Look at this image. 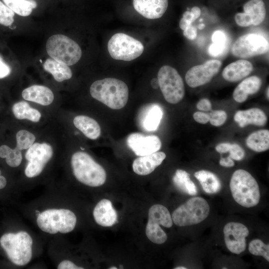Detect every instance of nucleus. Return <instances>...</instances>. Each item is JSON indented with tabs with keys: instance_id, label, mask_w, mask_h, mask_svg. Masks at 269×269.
<instances>
[{
	"instance_id": "1",
	"label": "nucleus",
	"mask_w": 269,
	"mask_h": 269,
	"mask_svg": "<svg viewBox=\"0 0 269 269\" xmlns=\"http://www.w3.org/2000/svg\"><path fill=\"white\" fill-rule=\"evenodd\" d=\"M90 93L94 99L114 110L124 108L129 99V89L126 84L114 78L94 82L90 86Z\"/></svg>"
},
{
	"instance_id": "2",
	"label": "nucleus",
	"mask_w": 269,
	"mask_h": 269,
	"mask_svg": "<svg viewBox=\"0 0 269 269\" xmlns=\"http://www.w3.org/2000/svg\"><path fill=\"white\" fill-rule=\"evenodd\" d=\"M71 164L74 175L80 182L91 187H98L105 183V169L87 153L77 151L73 153Z\"/></svg>"
},
{
	"instance_id": "3",
	"label": "nucleus",
	"mask_w": 269,
	"mask_h": 269,
	"mask_svg": "<svg viewBox=\"0 0 269 269\" xmlns=\"http://www.w3.org/2000/svg\"><path fill=\"white\" fill-rule=\"evenodd\" d=\"M32 244L31 236L24 231L7 233L0 239V245L8 259L17 266H24L30 262Z\"/></svg>"
},
{
	"instance_id": "4",
	"label": "nucleus",
	"mask_w": 269,
	"mask_h": 269,
	"mask_svg": "<svg viewBox=\"0 0 269 269\" xmlns=\"http://www.w3.org/2000/svg\"><path fill=\"white\" fill-rule=\"evenodd\" d=\"M230 188L234 199L242 206L252 207L260 201L259 185L254 177L245 170L238 169L233 173Z\"/></svg>"
},
{
	"instance_id": "5",
	"label": "nucleus",
	"mask_w": 269,
	"mask_h": 269,
	"mask_svg": "<svg viewBox=\"0 0 269 269\" xmlns=\"http://www.w3.org/2000/svg\"><path fill=\"white\" fill-rule=\"evenodd\" d=\"M77 218L75 214L67 209H48L37 216L36 223L42 231L50 234L57 233L66 234L75 227Z\"/></svg>"
},
{
	"instance_id": "6",
	"label": "nucleus",
	"mask_w": 269,
	"mask_h": 269,
	"mask_svg": "<svg viewBox=\"0 0 269 269\" xmlns=\"http://www.w3.org/2000/svg\"><path fill=\"white\" fill-rule=\"evenodd\" d=\"M46 49L51 58L67 66L75 64L82 56V50L79 44L61 34L51 36L47 40Z\"/></svg>"
},
{
	"instance_id": "7",
	"label": "nucleus",
	"mask_w": 269,
	"mask_h": 269,
	"mask_svg": "<svg viewBox=\"0 0 269 269\" xmlns=\"http://www.w3.org/2000/svg\"><path fill=\"white\" fill-rule=\"evenodd\" d=\"M210 207L205 199L200 197L190 198L173 212V222L178 226L197 224L208 216Z\"/></svg>"
},
{
	"instance_id": "8",
	"label": "nucleus",
	"mask_w": 269,
	"mask_h": 269,
	"mask_svg": "<svg viewBox=\"0 0 269 269\" xmlns=\"http://www.w3.org/2000/svg\"><path fill=\"white\" fill-rule=\"evenodd\" d=\"M159 87L165 100L175 104L184 97L185 88L183 79L177 71L168 66H162L157 74Z\"/></svg>"
},
{
	"instance_id": "9",
	"label": "nucleus",
	"mask_w": 269,
	"mask_h": 269,
	"mask_svg": "<svg viewBox=\"0 0 269 269\" xmlns=\"http://www.w3.org/2000/svg\"><path fill=\"white\" fill-rule=\"evenodd\" d=\"M143 44L137 39L123 33L113 35L108 43V50L114 59L130 61L143 52Z\"/></svg>"
},
{
	"instance_id": "10",
	"label": "nucleus",
	"mask_w": 269,
	"mask_h": 269,
	"mask_svg": "<svg viewBox=\"0 0 269 269\" xmlns=\"http://www.w3.org/2000/svg\"><path fill=\"white\" fill-rule=\"evenodd\" d=\"M148 215V219L145 228L146 237L153 243H164L167 237L160 225L166 228L172 227L173 221L169 211L163 205L155 204L149 208Z\"/></svg>"
},
{
	"instance_id": "11",
	"label": "nucleus",
	"mask_w": 269,
	"mask_h": 269,
	"mask_svg": "<svg viewBox=\"0 0 269 269\" xmlns=\"http://www.w3.org/2000/svg\"><path fill=\"white\" fill-rule=\"evenodd\" d=\"M268 40L263 36L248 33L239 37L231 47L232 54L241 58L264 54L269 51Z\"/></svg>"
},
{
	"instance_id": "12",
	"label": "nucleus",
	"mask_w": 269,
	"mask_h": 269,
	"mask_svg": "<svg viewBox=\"0 0 269 269\" xmlns=\"http://www.w3.org/2000/svg\"><path fill=\"white\" fill-rule=\"evenodd\" d=\"M53 154L52 146L48 143H34L25 153L28 161L24 173L26 177L33 178L40 175Z\"/></svg>"
},
{
	"instance_id": "13",
	"label": "nucleus",
	"mask_w": 269,
	"mask_h": 269,
	"mask_svg": "<svg viewBox=\"0 0 269 269\" xmlns=\"http://www.w3.org/2000/svg\"><path fill=\"white\" fill-rule=\"evenodd\" d=\"M222 65L221 61L212 59L191 67L185 76L187 84L191 88H196L209 83L218 73Z\"/></svg>"
},
{
	"instance_id": "14",
	"label": "nucleus",
	"mask_w": 269,
	"mask_h": 269,
	"mask_svg": "<svg viewBox=\"0 0 269 269\" xmlns=\"http://www.w3.org/2000/svg\"><path fill=\"white\" fill-rule=\"evenodd\" d=\"M224 240L228 249L232 253L240 254L246 248V238L249 231L244 224L237 222H229L223 229Z\"/></svg>"
},
{
	"instance_id": "15",
	"label": "nucleus",
	"mask_w": 269,
	"mask_h": 269,
	"mask_svg": "<svg viewBox=\"0 0 269 269\" xmlns=\"http://www.w3.org/2000/svg\"><path fill=\"white\" fill-rule=\"evenodd\" d=\"M244 12L235 16L236 23L241 27L257 26L262 23L266 15V9L263 0H250L243 6Z\"/></svg>"
},
{
	"instance_id": "16",
	"label": "nucleus",
	"mask_w": 269,
	"mask_h": 269,
	"mask_svg": "<svg viewBox=\"0 0 269 269\" xmlns=\"http://www.w3.org/2000/svg\"><path fill=\"white\" fill-rule=\"evenodd\" d=\"M128 146L137 156L150 154L157 151L161 146L160 138L156 135H144L138 133L130 134L127 138Z\"/></svg>"
},
{
	"instance_id": "17",
	"label": "nucleus",
	"mask_w": 269,
	"mask_h": 269,
	"mask_svg": "<svg viewBox=\"0 0 269 269\" xmlns=\"http://www.w3.org/2000/svg\"><path fill=\"white\" fill-rule=\"evenodd\" d=\"M162 116L163 110L160 106L156 104H146L139 111L138 123L145 131H155L158 128Z\"/></svg>"
},
{
	"instance_id": "18",
	"label": "nucleus",
	"mask_w": 269,
	"mask_h": 269,
	"mask_svg": "<svg viewBox=\"0 0 269 269\" xmlns=\"http://www.w3.org/2000/svg\"><path fill=\"white\" fill-rule=\"evenodd\" d=\"M168 0H133L136 11L148 19L161 17L166 11Z\"/></svg>"
},
{
	"instance_id": "19",
	"label": "nucleus",
	"mask_w": 269,
	"mask_h": 269,
	"mask_svg": "<svg viewBox=\"0 0 269 269\" xmlns=\"http://www.w3.org/2000/svg\"><path fill=\"white\" fill-rule=\"evenodd\" d=\"M165 157V153L161 151H156L150 154L140 156L134 160L133 163V170L139 175H148L160 165Z\"/></svg>"
},
{
	"instance_id": "20",
	"label": "nucleus",
	"mask_w": 269,
	"mask_h": 269,
	"mask_svg": "<svg viewBox=\"0 0 269 269\" xmlns=\"http://www.w3.org/2000/svg\"><path fill=\"white\" fill-rule=\"evenodd\" d=\"M93 217L98 225L103 227H111L117 222L118 215L111 201L103 199L95 207Z\"/></svg>"
},
{
	"instance_id": "21",
	"label": "nucleus",
	"mask_w": 269,
	"mask_h": 269,
	"mask_svg": "<svg viewBox=\"0 0 269 269\" xmlns=\"http://www.w3.org/2000/svg\"><path fill=\"white\" fill-rule=\"evenodd\" d=\"M253 70V66L250 61L244 59L239 60L224 68L222 77L227 81L237 82L248 76Z\"/></svg>"
},
{
	"instance_id": "22",
	"label": "nucleus",
	"mask_w": 269,
	"mask_h": 269,
	"mask_svg": "<svg viewBox=\"0 0 269 269\" xmlns=\"http://www.w3.org/2000/svg\"><path fill=\"white\" fill-rule=\"evenodd\" d=\"M234 121L241 128L249 125L264 126L267 122V117L264 112L257 108L237 111L234 117Z\"/></svg>"
},
{
	"instance_id": "23",
	"label": "nucleus",
	"mask_w": 269,
	"mask_h": 269,
	"mask_svg": "<svg viewBox=\"0 0 269 269\" xmlns=\"http://www.w3.org/2000/svg\"><path fill=\"white\" fill-rule=\"evenodd\" d=\"M22 98L27 101L35 102L43 106L50 105L54 100V94L48 87L34 85L24 89Z\"/></svg>"
},
{
	"instance_id": "24",
	"label": "nucleus",
	"mask_w": 269,
	"mask_h": 269,
	"mask_svg": "<svg viewBox=\"0 0 269 269\" xmlns=\"http://www.w3.org/2000/svg\"><path fill=\"white\" fill-rule=\"evenodd\" d=\"M261 78L257 76L249 77L242 81L235 89L233 97L238 103H243L249 95L257 93L262 86Z\"/></svg>"
},
{
	"instance_id": "25",
	"label": "nucleus",
	"mask_w": 269,
	"mask_h": 269,
	"mask_svg": "<svg viewBox=\"0 0 269 269\" xmlns=\"http://www.w3.org/2000/svg\"><path fill=\"white\" fill-rule=\"evenodd\" d=\"M73 124L77 129L91 139H96L101 134L100 125L92 118L84 115L77 116L74 118Z\"/></svg>"
},
{
	"instance_id": "26",
	"label": "nucleus",
	"mask_w": 269,
	"mask_h": 269,
	"mask_svg": "<svg viewBox=\"0 0 269 269\" xmlns=\"http://www.w3.org/2000/svg\"><path fill=\"white\" fill-rule=\"evenodd\" d=\"M43 66L44 70L50 73L57 82L70 79L72 76V71L68 66L51 58L47 59Z\"/></svg>"
},
{
	"instance_id": "27",
	"label": "nucleus",
	"mask_w": 269,
	"mask_h": 269,
	"mask_svg": "<svg viewBox=\"0 0 269 269\" xmlns=\"http://www.w3.org/2000/svg\"><path fill=\"white\" fill-rule=\"evenodd\" d=\"M194 176L200 183L204 191L209 194L218 192L221 188L219 178L213 172L201 170L194 173Z\"/></svg>"
},
{
	"instance_id": "28",
	"label": "nucleus",
	"mask_w": 269,
	"mask_h": 269,
	"mask_svg": "<svg viewBox=\"0 0 269 269\" xmlns=\"http://www.w3.org/2000/svg\"><path fill=\"white\" fill-rule=\"evenodd\" d=\"M247 146L252 150L261 152L269 148V131L261 130L251 134L246 140Z\"/></svg>"
},
{
	"instance_id": "29",
	"label": "nucleus",
	"mask_w": 269,
	"mask_h": 269,
	"mask_svg": "<svg viewBox=\"0 0 269 269\" xmlns=\"http://www.w3.org/2000/svg\"><path fill=\"white\" fill-rule=\"evenodd\" d=\"M12 111L14 117L18 120H28L32 122H38L40 120V112L30 107L25 101L15 103L12 107Z\"/></svg>"
},
{
	"instance_id": "30",
	"label": "nucleus",
	"mask_w": 269,
	"mask_h": 269,
	"mask_svg": "<svg viewBox=\"0 0 269 269\" xmlns=\"http://www.w3.org/2000/svg\"><path fill=\"white\" fill-rule=\"evenodd\" d=\"M172 180L175 187L180 191L190 195H195L197 194L196 187L190 179V174L186 171L177 169Z\"/></svg>"
},
{
	"instance_id": "31",
	"label": "nucleus",
	"mask_w": 269,
	"mask_h": 269,
	"mask_svg": "<svg viewBox=\"0 0 269 269\" xmlns=\"http://www.w3.org/2000/svg\"><path fill=\"white\" fill-rule=\"evenodd\" d=\"M4 4L14 13L22 16L29 15L37 7L35 0H2Z\"/></svg>"
},
{
	"instance_id": "32",
	"label": "nucleus",
	"mask_w": 269,
	"mask_h": 269,
	"mask_svg": "<svg viewBox=\"0 0 269 269\" xmlns=\"http://www.w3.org/2000/svg\"><path fill=\"white\" fill-rule=\"evenodd\" d=\"M213 43L208 48V53L212 57H219L223 54L227 48V38L222 30L215 31L212 36Z\"/></svg>"
},
{
	"instance_id": "33",
	"label": "nucleus",
	"mask_w": 269,
	"mask_h": 269,
	"mask_svg": "<svg viewBox=\"0 0 269 269\" xmlns=\"http://www.w3.org/2000/svg\"><path fill=\"white\" fill-rule=\"evenodd\" d=\"M0 157L5 158L6 163L11 167L18 166L22 159L20 150L16 147L12 149L6 145L0 146Z\"/></svg>"
},
{
	"instance_id": "34",
	"label": "nucleus",
	"mask_w": 269,
	"mask_h": 269,
	"mask_svg": "<svg viewBox=\"0 0 269 269\" xmlns=\"http://www.w3.org/2000/svg\"><path fill=\"white\" fill-rule=\"evenodd\" d=\"M35 136L31 132L22 130L16 134V148L21 150L29 148L35 140Z\"/></svg>"
},
{
	"instance_id": "35",
	"label": "nucleus",
	"mask_w": 269,
	"mask_h": 269,
	"mask_svg": "<svg viewBox=\"0 0 269 269\" xmlns=\"http://www.w3.org/2000/svg\"><path fill=\"white\" fill-rule=\"evenodd\" d=\"M249 251L253 255L261 256L269 261V245L265 244L260 239L252 240L249 244Z\"/></svg>"
},
{
	"instance_id": "36",
	"label": "nucleus",
	"mask_w": 269,
	"mask_h": 269,
	"mask_svg": "<svg viewBox=\"0 0 269 269\" xmlns=\"http://www.w3.org/2000/svg\"><path fill=\"white\" fill-rule=\"evenodd\" d=\"M201 14V9L198 6L193 7L190 11H186L184 12L182 17L179 21V27L182 30L185 28L197 19Z\"/></svg>"
},
{
	"instance_id": "37",
	"label": "nucleus",
	"mask_w": 269,
	"mask_h": 269,
	"mask_svg": "<svg viewBox=\"0 0 269 269\" xmlns=\"http://www.w3.org/2000/svg\"><path fill=\"white\" fill-rule=\"evenodd\" d=\"M14 12L0 0V24L10 26L14 21Z\"/></svg>"
},
{
	"instance_id": "38",
	"label": "nucleus",
	"mask_w": 269,
	"mask_h": 269,
	"mask_svg": "<svg viewBox=\"0 0 269 269\" xmlns=\"http://www.w3.org/2000/svg\"><path fill=\"white\" fill-rule=\"evenodd\" d=\"M210 124L216 127H219L223 125L227 118V115L225 111L222 110H213L208 114Z\"/></svg>"
},
{
	"instance_id": "39",
	"label": "nucleus",
	"mask_w": 269,
	"mask_h": 269,
	"mask_svg": "<svg viewBox=\"0 0 269 269\" xmlns=\"http://www.w3.org/2000/svg\"><path fill=\"white\" fill-rule=\"evenodd\" d=\"M229 156L236 160H241L245 156V151L244 149L237 143L231 144L230 149L228 152Z\"/></svg>"
},
{
	"instance_id": "40",
	"label": "nucleus",
	"mask_w": 269,
	"mask_h": 269,
	"mask_svg": "<svg viewBox=\"0 0 269 269\" xmlns=\"http://www.w3.org/2000/svg\"><path fill=\"white\" fill-rule=\"evenodd\" d=\"M193 117L196 122L201 124H206L209 121V114L203 112H196Z\"/></svg>"
},
{
	"instance_id": "41",
	"label": "nucleus",
	"mask_w": 269,
	"mask_h": 269,
	"mask_svg": "<svg viewBox=\"0 0 269 269\" xmlns=\"http://www.w3.org/2000/svg\"><path fill=\"white\" fill-rule=\"evenodd\" d=\"M196 108L200 111L207 112L211 110L212 104L209 99L203 98L198 102Z\"/></svg>"
},
{
	"instance_id": "42",
	"label": "nucleus",
	"mask_w": 269,
	"mask_h": 269,
	"mask_svg": "<svg viewBox=\"0 0 269 269\" xmlns=\"http://www.w3.org/2000/svg\"><path fill=\"white\" fill-rule=\"evenodd\" d=\"M183 35L190 40H194L197 37V29L190 25L183 30Z\"/></svg>"
},
{
	"instance_id": "43",
	"label": "nucleus",
	"mask_w": 269,
	"mask_h": 269,
	"mask_svg": "<svg viewBox=\"0 0 269 269\" xmlns=\"http://www.w3.org/2000/svg\"><path fill=\"white\" fill-rule=\"evenodd\" d=\"M58 269H83V267H78L69 260H63L57 266Z\"/></svg>"
},
{
	"instance_id": "44",
	"label": "nucleus",
	"mask_w": 269,
	"mask_h": 269,
	"mask_svg": "<svg viewBox=\"0 0 269 269\" xmlns=\"http://www.w3.org/2000/svg\"><path fill=\"white\" fill-rule=\"evenodd\" d=\"M11 72L10 68L5 63L0 57V79L8 76Z\"/></svg>"
},
{
	"instance_id": "45",
	"label": "nucleus",
	"mask_w": 269,
	"mask_h": 269,
	"mask_svg": "<svg viewBox=\"0 0 269 269\" xmlns=\"http://www.w3.org/2000/svg\"><path fill=\"white\" fill-rule=\"evenodd\" d=\"M231 144L228 142H222L218 144L215 147L216 150L220 153L228 152Z\"/></svg>"
},
{
	"instance_id": "46",
	"label": "nucleus",
	"mask_w": 269,
	"mask_h": 269,
	"mask_svg": "<svg viewBox=\"0 0 269 269\" xmlns=\"http://www.w3.org/2000/svg\"><path fill=\"white\" fill-rule=\"evenodd\" d=\"M219 163L221 166L226 167H233L235 165L234 161L229 156L227 157H221Z\"/></svg>"
},
{
	"instance_id": "47",
	"label": "nucleus",
	"mask_w": 269,
	"mask_h": 269,
	"mask_svg": "<svg viewBox=\"0 0 269 269\" xmlns=\"http://www.w3.org/2000/svg\"><path fill=\"white\" fill-rule=\"evenodd\" d=\"M6 185V180L5 178L0 175V189H3Z\"/></svg>"
},
{
	"instance_id": "48",
	"label": "nucleus",
	"mask_w": 269,
	"mask_h": 269,
	"mask_svg": "<svg viewBox=\"0 0 269 269\" xmlns=\"http://www.w3.org/2000/svg\"><path fill=\"white\" fill-rule=\"evenodd\" d=\"M151 84L153 88H157L159 86L157 78H153L151 81Z\"/></svg>"
},
{
	"instance_id": "49",
	"label": "nucleus",
	"mask_w": 269,
	"mask_h": 269,
	"mask_svg": "<svg viewBox=\"0 0 269 269\" xmlns=\"http://www.w3.org/2000/svg\"><path fill=\"white\" fill-rule=\"evenodd\" d=\"M198 28L200 30L203 29L205 27V25L203 23L199 24L198 26Z\"/></svg>"
},
{
	"instance_id": "50",
	"label": "nucleus",
	"mask_w": 269,
	"mask_h": 269,
	"mask_svg": "<svg viewBox=\"0 0 269 269\" xmlns=\"http://www.w3.org/2000/svg\"><path fill=\"white\" fill-rule=\"evenodd\" d=\"M175 269H186V268L184 267H177Z\"/></svg>"
},
{
	"instance_id": "51",
	"label": "nucleus",
	"mask_w": 269,
	"mask_h": 269,
	"mask_svg": "<svg viewBox=\"0 0 269 269\" xmlns=\"http://www.w3.org/2000/svg\"><path fill=\"white\" fill-rule=\"evenodd\" d=\"M269 87H268L267 90V97L268 99H269Z\"/></svg>"
},
{
	"instance_id": "52",
	"label": "nucleus",
	"mask_w": 269,
	"mask_h": 269,
	"mask_svg": "<svg viewBox=\"0 0 269 269\" xmlns=\"http://www.w3.org/2000/svg\"><path fill=\"white\" fill-rule=\"evenodd\" d=\"M109 269H117V268H116L115 267H111V268H110Z\"/></svg>"
},
{
	"instance_id": "53",
	"label": "nucleus",
	"mask_w": 269,
	"mask_h": 269,
	"mask_svg": "<svg viewBox=\"0 0 269 269\" xmlns=\"http://www.w3.org/2000/svg\"><path fill=\"white\" fill-rule=\"evenodd\" d=\"M0 175H1V170L0 169Z\"/></svg>"
},
{
	"instance_id": "54",
	"label": "nucleus",
	"mask_w": 269,
	"mask_h": 269,
	"mask_svg": "<svg viewBox=\"0 0 269 269\" xmlns=\"http://www.w3.org/2000/svg\"><path fill=\"white\" fill-rule=\"evenodd\" d=\"M223 269H227L226 268H222Z\"/></svg>"
}]
</instances>
